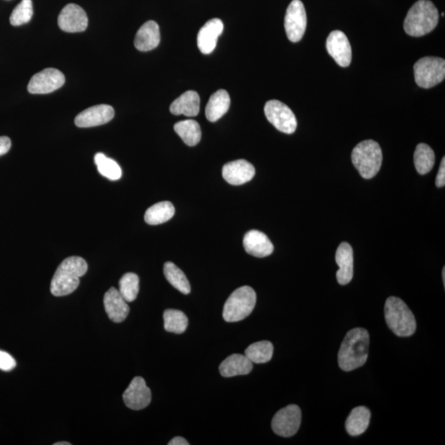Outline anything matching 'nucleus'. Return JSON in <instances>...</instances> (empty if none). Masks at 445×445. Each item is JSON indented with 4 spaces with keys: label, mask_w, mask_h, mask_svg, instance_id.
<instances>
[{
    "label": "nucleus",
    "mask_w": 445,
    "mask_h": 445,
    "mask_svg": "<svg viewBox=\"0 0 445 445\" xmlns=\"http://www.w3.org/2000/svg\"><path fill=\"white\" fill-rule=\"evenodd\" d=\"M369 335L365 329L349 331L338 352V364L344 371L361 367L368 359Z\"/></svg>",
    "instance_id": "1"
},
{
    "label": "nucleus",
    "mask_w": 445,
    "mask_h": 445,
    "mask_svg": "<svg viewBox=\"0 0 445 445\" xmlns=\"http://www.w3.org/2000/svg\"><path fill=\"white\" fill-rule=\"evenodd\" d=\"M88 270V264L80 256L64 259L56 269L51 283V294L56 297L73 293L80 286V278Z\"/></svg>",
    "instance_id": "2"
},
{
    "label": "nucleus",
    "mask_w": 445,
    "mask_h": 445,
    "mask_svg": "<svg viewBox=\"0 0 445 445\" xmlns=\"http://www.w3.org/2000/svg\"><path fill=\"white\" fill-rule=\"evenodd\" d=\"M439 12L430 0H419L410 8L404 20L405 33L411 37H423L437 26Z\"/></svg>",
    "instance_id": "3"
},
{
    "label": "nucleus",
    "mask_w": 445,
    "mask_h": 445,
    "mask_svg": "<svg viewBox=\"0 0 445 445\" xmlns=\"http://www.w3.org/2000/svg\"><path fill=\"white\" fill-rule=\"evenodd\" d=\"M385 314L387 326L398 337L408 338L415 333L416 318L398 297L391 296L386 300Z\"/></svg>",
    "instance_id": "4"
},
{
    "label": "nucleus",
    "mask_w": 445,
    "mask_h": 445,
    "mask_svg": "<svg viewBox=\"0 0 445 445\" xmlns=\"http://www.w3.org/2000/svg\"><path fill=\"white\" fill-rule=\"evenodd\" d=\"M351 160L360 176L365 179L376 176L381 168L383 152L376 141H362L354 148Z\"/></svg>",
    "instance_id": "5"
},
{
    "label": "nucleus",
    "mask_w": 445,
    "mask_h": 445,
    "mask_svg": "<svg viewBox=\"0 0 445 445\" xmlns=\"http://www.w3.org/2000/svg\"><path fill=\"white\" fill-rule=\"evenodd\" d=\"M256 295L250 286H243L234 290L227 299L222 317L228 322H235L245 320L254 309Z\"/></svg>",
    "instance_id": "6"
},
{
    "label": "nucleus",
    "mask_w": 445,
    "mask_h": 445,
    "mask_svg": "<svg viewBox=\"0 0 445 445\" xmlns=\"http://www.w3.org/2000/svg\"><path fill=\"white\" fill-rule=\"evenodd\" d=\"M414 76L417 85L421 88H433L444 80L445 60L432 56L421 58L414 64Z\"/></svg>",
    "instance_id": "7"
},
{
    "label": "nucleus",
    "mask_w": 445,
    "mask_h": 445,
    "mask_svg": "<svg viewBox=\"0 0 445 445\" xmlns=\"http://www.w3.org/2000/svg\"><path fill=\"white\" fill-rule=\"evenodd\" d=\"M265 115L270 124L280 132L293 134L297 128L294 112L285 103L277 100H270L265 105Z\"/></svg>",
    "instance_id": "8"
},
{
    "label": "nucleus",
    "mask_w": 445,
    "mask_h": 445,
    "mask_svg": "<svg viewBox=\"0 0 445 445\" xmlns=\"http://www.w3.org/2000/svg\"><path fill=\"white\" fill-rule=\"evenodd\" d=\"M302 413L297 405H289L279 411L274 416L272 422V430L282 437H291L298 432Z\"/></svg>",
    "instance_id": "9"
},
{
    "label": "nucleus",
    "mask_w": 445,
    "mask_h": 445,
    "mask_svg": "<svg viewBox=\"0 0 445 445\" xmlns=\"http://www.w3.org/2000/svg\"><path fill=\"white\" fill-rule=\"evenodd\" d=\"M307 27V15L304 3L293 0L286 10L285 28L288 38L292 42H299L303 38Z\"/></svg>",
    "instance_id": "10"
},
{
    "label": "nucleus",
    "mask_w": 445,
    "mask_h": 445,
    "mask_svg": "<svg viewBox=\"0 0 445 445\" xmlns=\"http://www.w3.org/2000/svg\"><path fill=\"white\" fill-rule=\"evenodd\" d=\"M65 78L59 69L48 68L43 69L30 78L28 91L32 94H46L59 89L64 85Z\"/></svg>",
    "instance_id": "11"
},
{
    "label": "nucleus",
    "mask_w": 445,
    "mask_h": 445,
    "mask_svg": "<svg viewBox=\"0 0 445 445\" xmlns=\"http://www.w3.org/2000/svg\"><path fill=\"white\" fill-rule=\"evenodd\" d=\"M61 30L67 33H81L88 28V16L84 10L77 4L69 3L65 6L58 17Z\"/></svg>",
    "instance_id": "12"
},
{
    "label": "nucleus",
    "mask_w": 445,
    "mask_h": 445,
    "mask_svg": "<svg viewBox=\"0 0 445 445\" xmlns=\"http://www.w3.org/2000/svg\"><path fill=\"white\" fill-rule=\"evenodd\" d=\"M326 50L340 67H347L351 62V46L346 34L335 30L326 39Z\"/></svg>",
    "instance_id": "13"
},
{
    "label": "nucleus",
    "mask_w": 445,
    "mask_h": 445,
    "mask_svg": "<svg viewBox=\"0 0 445 445\" xmlns=\"http://www.w3.org/2000/svg\"><path fill=\"white\" fill-rule=\"evenodd\" d=\"M126 407L135 411L148 407L151 401V391L146 385L145 379L135 377L123 394Z\"/></svg>",
    "instance_id": "14"
},
{
    "label": "nucleus",
    "mask_w": 445,
    "mask_h": 445,
    "mask_svg": "<svg viewBox=\"0 0 445 445\" xmlns=\"http://www.w3.org/2000/svg\"><path fill=\"white\" fill-rule=\"evenodd\" d=\"M115 116L114 109L107 104H100L82 111L76 117L74 123L80 128H90L108 123Z\"/></svg>",
    "instance_id": "15"
},
{
    "label": "nucleus",
    "mask_w": 445,
    "mask_h": 445,
    "mask_svg": "<svg viewBox=\"0 0 445 445\" xmlns=\"http://www.w3.org/2000/svg\"><path fill=\"white\" fill-rule=\"evenodd\" d=\"M256 170L253 165L244 159L226 164L222 169V175L231 185L239 186L252 180Z\"/></svg>",
    "instance_id": "16"
},
{
    "label": "nucleus",
    "mask_w": 445,
    "mask_h": 445,
    "mask_svg": "<svg viewBox=\"0 0 445 445\" xmlns=\"http://www.w3.org/2000/svg\"><path fill=\"white\" fill-rule=\"evenodd\" d=\"M105 311L112 322L119 324L128 317L130 308L128 302L116 288L112 287L103 299Z\"/></svg>",
    "instance_id": "17"
},
{
    "label": "nucleus",
    "mask_w": 445,
    "mask_h": 445,
    "mask_svg": "<svg viewBox=\"0 0 445 445\" xmlns=\"http://www.w3.org/2000/svg\"><path fill=\"white\" fill-rule=\"evenodd\" d=\"M335 263L339 267L337 272L338 281L340 285L346 286L354 276V254L350 244L346 242L340 244L335 252Z\"/></svg>",
    "instance_id": "18"
},
{
    "label": "nucleus",
    "mask_w": 445,
    "mask_h": 445,
    "mask_svg": "<svg viewBox=\"0 0 445 445\" xmlns=\"http://www.w3.org/2000/svg\"><path fill=\"white\" fill-rule=\"evenodd\" d=\"M222 30L224 24L220 19L209 20L200 28L198 36V46L202 53H212L216 49L218 38L222 33Z\"/></svg>",
    "instance_id": "19"
},
{
    "label": "nucleus",
    "mask_w": 445,
    "mask_h": 445,
    "mask_svg": "<svg viewBox=\"0 0 445 445\" xmlns=\"http://www.w3.org/2000/svg\"><path fill=\"white\" fill-rule=\"evenodd\" d=\"M243 247L248 254L256 257L268 256L274 251V246L269 238L259 230H251L243 238Z\"/></svg>",
    "instance_id": "20"
},
{
    "label": "nucleus",
    "mask_w": 445,
    "mask_h": 445,
    "mask_svg": "<svg viewBox=\"0 0 445 445\" xmlns=\"http://www.w3.org/2000/svg\"><path fill=\"white\" fill-rule=\"evenodd\" d=\"M160 39L158 24L155 21H148L135 35L134 44L139 51H150L159 45Z\"/></svg>",
    "instance_id": "21"
},
{
    "label": "nucleus",
    "mask_w": 445,
    "mask_h": 445,
    "mask_svg": "<svg viewBox=\"0 0 445 445\" xmlns=\"http://www.w3.org/2000/svg\"><path fill=\"white\" fill-rule=\"evenodd\" d=\"M200 96L195 91H187L177 98L170 106L173 115L193 117L200 112Z\"/></svg>",
    "instance_id": "22"
},
{
    "label": "nucleus",
    "mask_w": 445,
    "mask_h": 445,
    "mask_svg": "<svg viewBox=\"0 0 445 445\" xmlns=\"http://www.w3.org/2000/svg\"><path fill=\"white\" fill-rule=\"evenodd\" d=\"M252 367V362L245 355L234 354L222 362L220 372L222 377L230 378L248 374Z\"/></svg>",
    "instance_id": "23"
},
{
    "label": "nucleus",
    "mask_w": 445,
    "mask_h": 445,
    "mask_svg": "<svg viewBox=\"0 0 445 445\" xmlns=\"http://www.w3.org/2000/svg\"><path fill=\"white\" fill-rule=\"evenodd\" d=\"M230 107V97L228 91L220 89L209 98L206 108V116L208 121L216 122L226 114Z\"/></svg>",
    "instance_id": "24"
},
{
    "label": "nucleus",
    "mask_w": 445,
    "mask_h": 445,
    "mask_svg": "<svg viewBox=\"0 0 445 445\" xmlns=\"http://www.w3.org/2000/svg\"><path fill=\"white\" fill-rule=\"evenodd\" d=\"M371 414L365 407H358L352 410L347 419L346 429L351 436L360 435L368 429Z\"/></svg>",
    "instance_id": "25"
},
{
    "label": "nucleus",
    "mask_w": 445,
    "mask_h": 445,
    "mask_svg": "<svg viewBox=\"0 0 445 445\" xmlns=\"http://www.w3.org/2000/svg\"><path fill=\"white\" fill-rule=\"evenodd\" d=\"M174 213L175 208L171 202H159L147 209L145 220L148 225H158L171 220Z\"/></svg>",
    "instance_id": "26"
},
{
    "label": "nucleus",
    "mask_w": 445,
    "mask_h": 445,
    "mask_svg": "<svg viewBox=\"0 0 445 445\" xmlns=\"http://www.w3.org/2000/svg\"><path fill=\"white\" fill-rule=\"evenodd\" d=\"M174 130L183 142L189 146L198 145L202 139L200 126L198 122L194 120L179 121L174 125Z\"/></svg>",
    "instance_id": "27"
},
{
    "label": "nucleus",
    "mask_w": 445,
    "mask_h": 445,
    "mask_svg": "<svg viewBox=\"0 0 445 445\" xmlns=\"http://www.w3.org/2000/svg\"><path fill=\"white\" fill-rule=\"evenodd\" d=\"M435 162V155L433 150L426 143H419L414 152V164L417 171L421 175H425L433 168Z\"/></svg>",
    "instance_id": "28"
},
{
    "label": "nucleus",
    "mask_w": 445,
    "mask_h": 445,
    "mask_svg": "<svg viewBox=\"0 0 445 445\" xmlns=\"http://www.w3.org/2000/svg\"><path fill=\"white\" fill-rule=\"evenodd\" d=\"M164 273L168 281L181 293L184 295L191 293L190 282L187 280L186 274L175 264L171 261L166 263L164 267Z\"/></svg>",
    "instance_id": "29"
},
{
    "label": "nucleus",
    "mask_w": 445,
    "mask_h": 445,
    "mask_svg": "<svg viewBox=\"0 0 445 445\" xmlns=\"http://www.w3.org/2000/svg\"><path fill=\"white\" fill-rule=\"evenodd\" d=\"M274 347L272 342L263 341L250 344L246 349L245 356L252 363L264 364L272 360Z\"/></svg>",
    "instance_id": "30"
},
{
    "label": "nucleus",
    "mask_w": 445,
    "mask_h": 445,
    "mask_svg": "<svg viewBox=\"0 0 445 445\" xmlns=\"http://www.w3.org/2000/svg\"><path fill=\"white\" fill-rule=\"evenodd\" d=\"M164 329L169 333L182 334L189 326L186 314L176 309H167L164 313Z\"/></svg>",
    "instance_id": "31"
},
{
    "label": "nucleus",
    "mask_w": 445,
    "mask_h": 445,
    "mask_svg": "<svg viewBox=\"0 0 445 445\" xmlns=\"http://www.w3.org/2000/svg\"><path fill=\"white\" fill-rule=\"evenodd\" d=\"M95 164L102 176L111 181H117L121 177L122 170L116 161L107 158L103 152H98L94 157Z\"/></svg>",
    "instance_id": "32"
},
{
    "label": "nucleus",
    "mask_w": 445,
    "mask_h": 445,
    "mask_svg": "<svg viewBox=\"0 0 445 445\" xmlns=\"http://www.w3.org/2000/svg\"><path fill=\"white\" fill-rule=\"evenodd\" d=\"M119 286L120 293L126 302H133L137 299L139 290V279L137 274H125L120 280Z\"/></svg>",
    "instance_id": "33"
},
{
    "label": "nucleus",
    "mask_w": 445,
    "mask_h": 445,
    "mask_svg": "<svg viewBox=\"0 0 445 445\" xmlns=\"http://www.w3.org/2000/svg\"><path fill=\"white\" fill-rule=\"evenodd\" d=\"M33 15L32 0H21L10 16V24L12 26H21L28 24Z\"/></svg>",
    "instance_id": "34"
},
{
    "label": "nucleus",
    "mask_w": 445,
    "mask_h": 445,
    "mask_svg": "<svg viewBox=\"0 0 445 445\" xmlns=\"http://www.w3.org/2000/svg\"><path fill=\"white\" fill-rule=\"evenodd\" d=\"M16 360L8 353L0 351V369L10 371L16 367Z\"/></svg>",
    "instance_id": "35"
},
{
    "label": "nucleus",
    "mask_w": 445,
    "mask_h": 445,
    "mask_svg": "<svg viewBox=\"0 0 445 445\" xmlns=\"http://www.w3.org/2000/svg\"><path fill=\"white\" fill-rule=\"evenodd\" d=\"M435 185L437 187H444L445 186V158L442 159L440 164L437 177H436Z\"/></svg>",
    "instance_id": "36"
},
{
    "label": "nucleus",
    "mask_w": 445,
    "mask_h": 445,
    "mask_svg": "<svg viewBox=\"0 0 445 445\" xmlns=\"http://www.w3.org/2000/svg\"><path fill=\"white\" fill-rule=\"evenodd\" d=\"M11 139L7 137H0V156L6 155L10 150Z\"/></svg>",
    "instance_id": "37"
},
{
    "label": "nucleus",
    "mask_w": 445,
    "mask_h": 445,
    "mask_svg": "<svg viewBox=\"0 0 445 445\" xmlns=\"http://www.w3.org/2000/svg\"><path fill=\"white\" fill-rule=\"evenodd\" d=\"M168 445H189V443L186 442L184 438L177 436V437L173 438L172 440H170Z\"/></svg>",
    "instance_id": "38"
},
{
    "label": "nucleus",
    "mask_w": 445,
    "mask_h": 445,
    "mask_svg": "<svg viewBox=\"0 0 445 445\" xmlns=\"http://www.w3.org/2000/svg\"><path fill=\"white\" fill-rule=\"evenodd\" d=\"M54 445H71V444L69 442H58L55 443Z\"/></svg>",
    "instance_id": "39"
},
{
    "label": "nucleus",
    "mask_w": 445,
    "mask_h": 445,
    "mask_svg": "<svg viewBox=\"0 0 445 445\" xmlns=\"http://www.w3.org/2000/svg\"><path fill=\"white\" fill-rule=\"evenodd\" d=\"M442 274H443V281H444V286L445 285V268H444L443 269Z\"/></svg>",
    "instance_id": "40"
}]
</instances>
